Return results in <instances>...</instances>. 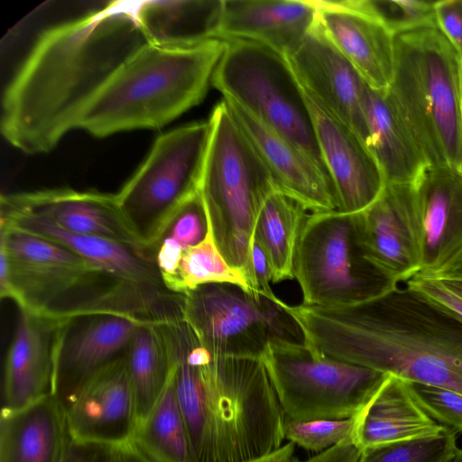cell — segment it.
I'll return each instance as SVG.
<instances>
[{
    "label": "cell",
    "instance_id": "bcb514c9",
    "mask_svg": "<svg viewBox=\"0 0 462 462\" xmlns=\"http://www.w3.org/2000/svg\"><path fill=\"white\" fill-rule=\"evenodd\" d=\"M434 278L439 279L448 289L462 297V273H445Z\"/></svg>",
    "mask_w": 462,
    "mask_h": 462
},
{
    "label": "cell",
    "instance_id": "836d02e7",
    "mask_svg": "<svg viewBox=\"0 0 462 462\" xmlns=\"http://www.w3.org/2000/svg\"><path fill=\"white\" fill-rule=\"evenodd\" d=\"M356 415L338 420H292L284 417V438L301 448L322 452L351 438Z\"/></svg>",
    "mask_w": 462,
    "mask_h": 462
},
{
    "label": "cell",
    "instance_id": "74e56055",
    "mask_svg": "<svg viewBox=\"0 0 462 462\" xmlns=\"http://www.w3.org/2000/svg\"><path fill=\"white\" fill-rule=\"evenodd\" d=\"M405 283L462 321V297L448 289L439 279L416 274Z\"/></svg>",
    "mask_w": 462,
    "mask_h": 462
},
{
    "label": "cell",
    "instance_id": "f1b7e54d",
    "mask_svg": "<svg viewBox=\"0 0 462 462\" xmlns=\"http://www.w3.org/2000/svg\"><path fill=\"white\" fill-rule=\"evenodd\" d=\"M306 211L299 202L275 190L259 212L254 238L267 256L273 283L294 279V259Z\"/></svg>",
    "mask_w": 462,
    "mask_h": 462
},
{
    "label": "cell",
    "instance_id": "e575fe53",
    "mask_svg": "<svg viewBox=\"0 0 462 462\" xmlns=\"http://www.w3.org/2000/svg\"><path fill=\"white\" fill-rule=\"evenodd\" d=\"M369 8L394 34L437 27L435 1L366 0Z\"/></svg>",
    "mask_w": 462,
    "mask_h": 462
},
{
    "label": "cell",
    "instance_id": "4316f807",
    "mask_svg": "<svg viewBox=\"0 0 462 462\" xmlns=\"http://www.w3.org/2000/svg\"><path fill=\"white\" fill-rule=\"evenodd\" d=\"M364 111L366 145L385 184H413L428 162L388 90H377L367 85Z\"/></svg>",
    "mask_w": 462,
    "mask_h": 462
},
{
    "label": "cell",
    "instance_id": "7c38bea8",
    "mask_svg": "<svg viewBox=\"0 0 462 462\" xmlns=\"http://www.w3.org/2000/svg\"><path fill=\"white\" fill-rule=\"evenodd\" d=\"M208 121L192 123L159 136L117 199L134 220L169 219L200 190L210 140Z\"/></svg>",
    "mask_w": 462,
    "mask_h": 462
},
{
    "label": "cell",
    "instance_id": "7bdbcfd3",
    "mask_svg": "<svg viewBox=\"0 0 462 462\" xmlns=\"http://www.w3.org/2000/svg\"><path fill=\"white\" fill-rule=\"evenodd\" d=\"M362 451L351 437L304 461L298 462H358Z\"/></svg>",
    "mask_w": 462,
    "mask_h": 462
},
{
    "label": "cell",
    "instance_id": "8fae6325",
    "mask_svg": "<svg viewBox=\"0 0 462 462\" xmlns=\"http://www.w3.org/2000/svg\"><path fill=\"white\" fill-rule=\"evenodd\" d=\"M1 298L50 318L54 301L105 273L74 252L1 223Z\"/></svg>",
    "mask_w": 462,
    "mask_h": 462
},
{
    "label": "cell",
    "instance_id": "ab89813d",
    "mask_svg": "<svg viewBox=\"0 0 462 462\" xmlns=\"http://www.w3.org/2000/svg\"><path fill=\"white\" fill-rule=\"evenodd\" d=\"M435 14L437 27L462 60V0L435 1Z\"/></svg>",
    "mask_w": 462,
    "mask_h": 462
},
{
    "label": "cell",
    "instance_id": "ffe728a7",
    "mask_svg": "<svg viewBox=\"0 0 462 462\" xmlns=\"http://www.w3.org/2000/svg\"><path fill=\"white\" fill-rule=\"evenodd\" d=\"M61 337L51 338V318L20 309L5 363L3 408L20 409L53 394Z\"/></svg>",
    "mask_w": 462,
    "mask_h": 462
},
{
    "label": "cell",
    "instance_id": "60d3db41",
    "mask_svg": "<svg viewBox=\"0 0 462 462\" xmlns=\"http://www.w3.org/2000/svg\"><path fill=\"white\" fill-rule=\"evenodd\" d=\"M271 282L273 277L267 256L260 244L254 238L250 262V291L269 299H276Z\"/></svg>",
    "mask_w": 462,
    "mask_h": 462
},
{
    "label": "cell",
    "instance_id": "ba28073f",
    "mask_svg": "<svg viewBox=\"0 0 462 462\" xmlns=\"http://www.w3.org/2000/svg\"><path fill=\"white\" fill-rule=\"evenodd\" d=\"M262 360L284 417L300 420L356 416L388 375L306 343L272 345Z\"/></svg>",
    "mask_w": 462,
    "mask_h": 462
},
{
    "label": "cell",
    "instance_id": "4fadbf2b",
    "mask_svg": "<svg viewBox=\"0 0 462 462\" xmlns=\"http://www.w3.org/2000/svg\"><path fill=\"white\" fill-rule=\"evenodd\" d=\"M413 218L424 276H438L462 256V172L428 164L412 184Z\"/></svg>",
    "mask_w": 462,
    "mask_h": 462
},
{
    "label": "cell",
    "instance_id": "9c48e42d",
    "mask_svg": "<svg viewBox=\"0 0 462 462\" xmlns=\"http://www.w3.org/2000/svg\"><path fill=\"white\" fill-rule=\"evenodd\" d=\"M181 313L199 343L217 356L263 359L272 345L306 343L284 301L233 283L184 294Z\"/></svg>",
    "mask_w": 462,
    "mask_h": 462
},
{
    "label": "cell",
    "instance_id": "6da1fadb",
    "mask_svg": "<svg viewBox=\"0 0 462 462\" xmlns=\"http://www.w3.org/2000/svg\"><path fill=\"white\" fill-rule=\"evenodd\" d=\"M116 1L42 32L2 104L1 131L30 154L51 151L113 76L150 44L134 12Z\"/></svg>",
    "mask_w": 462,
    "mask_h": 462
},
{
    "label": "cell",
    "instance_id": "277c9868",
    "mask_svg": "<svg viewBox=\"0 0 462 462\" xmlns=\"http://www.w3.org/2000/svg\"><path fill=\"white\" fill-rule=\"evenodd\" d=\"M226 42L187 49L148 44L106 83L78 128L96 137L164 126L205 97Z\"/></svg>",
    "mask_w": 462,
    "mask_h": 462
},
{
    "label": "cell",
    "instance_id": "e0dca14e",
    "mask_svg": "<svg viewBox=\"0 0 462 462\" xmlns=\"http://www.w3.org/2000/svg\"><path fill=\"white\" fill-rule=\"evenodd\" d=\"M287 59L303 90L352 128L366 144L364 100L367 83L319 23Z\"/></svg>",
    "mask_w": 462,
    "mask_h": 462
},
{
    "label": "cell",
    "instance_id": "cb8c5ba5",
    "mask_svg": "<svg viewBox=\"0 0 462 462\" xmlns=\"http://www.w3.org/2000/svg\"><path fill=\"white\" fill-rule=\"evenodd\" d=\"M144 322L120 313L91 321L75 334L60 356L53 395L62 407L98 369L121 356Z\"/></svg>",
    "mask_w": 462,
    "mask_h": 462
},
{
    "label": "cell",
    "instance_id": "1f68e13d",
    "mask_svg": "<svg viewBox=\"0 0 462 462\" xmlns=\"http://www.w3.org/2000/svg\"><path fill=\"white\" fill-rule=\"evenodd\" d=\"M208 283H233L251 291L244 274L224 258L210 228L199 244L183 252L176 276L169 288L183 295Z\"/></svg>",
    "mask_w": 462,
    "mask_h": 462
},
{
    "label": "cell",
    "instance_id": "7402d4cb",
    "mask_svg": "<svg viewBox=\"0 0 462 462\" xmlns=\"http://www.w3.org/2000/svg\"><path fill=\"white\" fill-rule=\"evenodd\" d=\"M317 23L316 1L224 0L219 38L254 42L288 57Z\"/></svg>",
    "mask_w": 462,
    "mask_h": 462
},
{
    "label": "cell",
    "instance_id": "5b68a950",
    "mask_svg": "<svg viewBox=\"0 0 462 462\" xmlns=\"http://www.w3.org/2000/svg\"><path fill=\"white\" fill-rule=\"evenodd\" d=\"M387 90L428 164L462 172V60L438 27L395 35Z\"/></svg>",
    "mask_w": 462,
    "mask_h": 462
},
{
    "label": "cell",
    "instance_id": "30bf717a",
    "mask_svg": "<svg viewBox=\"0 0 462 462\" xmlns=\"http://www.w3.org/2000/svg\"><path fill=\"white\" fill-rule=\"evenodd\" d=\"M355 214L333 210L308 215L294 259L302 304L351 305L393 285L364 258Z\"/></svg>",
    "mask_w": 462,
    "mask_h": 462
},
{
    "label": "cell",
    "instance_id": "d4e9b609",
    "mask_svg": "<svg viewBox=\"0 0 462 462\" xmlns=\"http://www.w3.org/2000/svg\"><path fill=\"white\" fill-rule=\"evenodd\" d=\"M416 402L409 383L388 374L363 410L356 414L354 441L364 450L377 445L442 431Z\"/></svg>",
    "mask_w": 462,
    "mask_h": 462
},
{
    "label": "cell",
    "instance_id": "52a82bcc",
    "mask_svg": "<svg viewBox=\"0 0 462 462\" xmlns=\"http://www.w3.org/2000/svg\"><path fill=\"white\" fill-rule=\"evenodd\" d=\"M225 42L211 85L224 99L294 143L327 171L304 91L287 57L251 41Z\"/></svg>",
    "mask_w": 462,
    "mask_h": 462
},
{
    "label": "cell",
    "instance_id": "9a60e30c",
    "mask_svg": "<svg viewBox=\"0 0 462 462\" xmlns=\"http://www.w3.org/2000/svg\"><path fill=\"white\" fill-rule=\"evenodd\" d=\"M304 95L337 210L355 214L366 209L386 185L375 158L352 128L309 93L304 91Z\"/></svg>",
    "mask_w": 462,
    "mask_h": 462
},
{
    "label": "cell",
    "instance_id": "ac0fdd59",
    "mask_svg": "<svg viewBox=\"0 0 462 462\" xmlns=\"http://www.w3.org/2000/svg\"><path fill=\"white\" fill-rule=\"evenodd\" d=\"M318 23L372 88L387 90L394 69L395 35L366 0L316 1Z\"/></svg>",
    "mask_w": 462,
    "mask_h": 462
},
{
    "label": "cell",
    "instance_id": "8992f818",
    "mask_svg": "<svg viewBox=\"0 0 462 462\" xmlns=\"http://www.w3.org/2000/svg\"><path fill=\"white\" fill-rule=\"evenodd\" d=\"M209 122L200 194L217 246L249 287L256 219L266 199L279 189L225 99L215 106Z\"/></svg>",
    "mask_w": 462,
    "mask_h": 462
},
{
    "label": "cell",
    "instance_id": "44dd1931",
    "mask_svg": "<svg viewBox=\"0 0 462 462\" xmlns=\"http://www.w3.org/2000/svg\"><path fill=\"white\" fill-rule=\"evenodd\" d=\"M5 196L70 232L114 240L134 249L145 245L116 195L51 189Z\"/></svg>",
    "mask_w": 462,
    "mask_h": 462
},
{
    "label": "cell",
    "instance_id": "b9f144b4",
    "mask_svg": "<svg viewBox=\"0 0 462 462\" xmlns=\"http://www.w3.org/2000/svg\"><path fill=\"white\" fill-rule=\"evenodd\" d=\"M184 251L180 245L169 236L165 237L159 246L156 263L160 275L168 288L176 276Z\"/></svg>",
    "mask_w": 462,
    "mask_h": 462
},
{
    "label": "cell",
    "instance_id": "d6a6232c",
    "mask_svg": "<svg viewBox=\"0 0 462 462\" xmlns=\"http://www.w3.org/2000/svg\"><path fill=\"white\" fill-rule=\"evenodd\" d=\"M457 449L455 432L445 428L436 434L365 448L358 462H447Z\"/></svg>",
    "mask_w": 462,
    "mask_h": 462
},
{
    "label": "cell",
    "instance_id": "f546056e",
    "mask_svg": "<svg viewBox=\"0 0 462 462\" xmlns=\"http://www.w3.org/2000/svg\"><path fill=\"white\" fill-rule=\"evenodd\" d=\"M131 441L152 462H193L186 425L176 399L171 358L163 391L148 415L135 426Z\"/></svg>",
    "mask_w": 462,
    "mask_h": 462
},
{
    "label": "cell",
    "instance_id": "83f0119b",
    "mask_svg": "<svg viewBox=\"0 0 462 462\" xmlns=\"http://www.w3.org/2000/svg\"><path fill=\"white\" fill-rule=\"evenodd\" d=\"M224 0L135 1L134 16L150 44L187 49L220 40Z\"/></svg>",
    "mask_w": 462,
    "mask_h": 462
},
{
    "label": "cell",
    "instance_id": "f6af8a7d",
    "mask_svg": "<svg viewBox=\"0 0 462 462\" xmlns=\"http://www.w3.org/2000/svg\"><path fill=\"white\" fill-rule=\"evenodd\" d=\"M120 462H152L130 440L120 446Z\"/></svg>",
    "mask_w": 462,
    "mask_h": 462
},
{
    "label": "cell",
    "instance_id": "d6986e66",
    "mask_svg": "<svg viewBox=\"0 0 462 462\" xmlns=\"http://www.w3.org/2000/svg\"><path fill=\"white\" fill-rule=\"evenodd\" d=\"M226 101L279 190L311 213L337 210L333 185L320 165L294 143L259 122L236 104Z\"/></svg>",
    "mask_w": 462,
    "mask_h": 462
},
{
    "label": "cell",
    "instance_id": "2e32d148",
    "mask_svg": "<svg viewBox=\"0 0 462 462\" xmlns=\"http://www.w3.org/2000/svg\"><path fill=\"white\" fill-rule=\"evenodd\" d=\"M63 409L73 439L115 446L130 441L136 411L125 355L90 375Z\"/></svg>",
    "mask_w": 462,
    "mask_h": 462
},
{
    "label": "cell",
    "instance_id": "c3c4849f",
    "mask_svg": "<svg viewBox=\"0 0 462 462\" xmlns=\"http://www.w3.org/2000/svg\"><path fill=\"white\" fill-rule=\"evenodd\" d=\"M447 462H462V449L457 448L454 456Z\"/></svg>",
    "mask_w": 462,
    "mask_h": 462
},
{
    "label": "cell",
    "instance_id": "7a4b0ae2",
    "mask_svg": "<svg viewBox=\"0 0 462 462\" xmlns=\"http://www.w3.org/2000/svg\"><path fill=\"white\" fill-rule=\"evenodd\" d=\"M286 309L319 353L462 394V321L405 282L351 305Z\"/></svg>",
    "mask_w": 462,
    "mask_h": 462
},
{
    "label": "cell",
    "instance_id": "ee69618b",
    "mask_svg": "<svg viewBox=\"0 0 462 462\" xmlns=\"http://www.w3.org/2000/svg\"><path fill=\"white\" fill-rule=\"evenodd\" d=\"M295 457V444L287 442L272 454L252 462H298Z\"/></svg>",
    "mask_w": 462,
    "mask_h": 462
},
{
    "label": "cell",
    "instance_id": "f35d334b",
    "mask_svg": "<svg viewBox=\"0 0 462 462\" xmlns=\"http://www.w3.org/2000/svg\"><path fill=\"white\" fill-rule=\"evenodd\" d=\"M60 462H120V446L76 440L68 436Z\"/></svg>",
    "mask_w": 462,
    "mask_h": 462
},
{
    "label": "cell",
    "instance_id": "7dc6e473",
    "mask_svg": "<svg viewBox=\"0 0 462 462\" xmlns=\"http://www.w3.org/2000/svg\"><path fill=\"white\" fill-rule=\"evenodd\" d=\"M445 273H462V256L459 258V260L457 262H456L453 264V266L449 270H448L447 272H445L441 274H445ZM441 274H439V275H441Z\"/></svg>",
    "mask_w": 462,
    "mask_h": 462
},
{
    "label": "cell",
    "instance_id": "484cf974",
    "mask_svg": "<svg viewBox=\"0 0 462 462\" xmlns=\"http://www.w3.org/2000/svg\"><path fill=\"white\" fill-rule=\"evenodd\" d=\"M68 436L64 409L53 394L20 409L2 408L0 462H60Z\"/></svg>",
    "mask_w": 462,
    "mask_h": 462
},
{
    "label": "cell",
    "instance_id": "4dcf8cb0",
    "mask_svg": "<svg viewBox=\"0 0 462 462\" xmlns=\"http://www.w3.org/2000/svg\"><path fill=\"white\" fill-rule=\"evenodd\" d=\"M125 355L137 425L156 403L169 376L171 358L165 329L144 322L136 330Z\"/></svg>",
    "mask_w": 462,
    "mask_h": 462
},
{
    "label": "cell",
    "instance_id": "3957f363",
    "mask_svg": "<svg viewBox=\"0 0 462 462\" xmlns=\"http://www.w3.org/2000/svg\"><path fill=\"white\" fill-rule=\"evenodd\" d=\"M174 346V390L193 462H252L283 445L284 414L262 359L211 353L190 364Z\"/></svg>",
    "mask_w": 462,
    "mask_h": 462
},
{
    "label": "cell",
    "instance_id": "d590c367",
    "mask_svg": "<svg viewBox=\"0 0 462 462\" xmlns=\"http://www.w3.org/2000/svg\"><path fill=\"white\" fill-rule=\"evenodd\" d=\"M409 385L416 402L432 419L454 432H462V394L417 383Z\"/></svg>",
    "mask_w": 462,
    "mask_h": 462
},
{
    "label": "cell",
    "instance_id": "8d00e7d4",
    "mask_svg": "<svg viewBox=\"0 0 462 462\" xmlns=\"http://www.w3.org/2000/svg\"><path fill=\"white\" fill-rule=\"evenodd\" d=\"M169 220L172 226L168 236L184 250L199 244L209 229L200 190L181 205Z\"/></svg>",
    "mask_w": 462,
    "mask_h": 462
},
{
    "label": "cell",
    "instance_id": "5bb4252c",
    "mask_svg": "<svg viewBox=\"0 0 462 462\" xmlns=\"http://www.w3.org/2000/svg\"><path fill=\"white\" fill-rule=\"evenodd\" d=\"M355 220L364 258L390 283H404L420 272L412 184H386Z\"/></svg>",
    "mask_w": 462,
    "mask_h": 462
},
{
    "label": "cell",
    "instance_id": "603a6c76",
    "mask_svg": "<svg viewBox=\"0 0 462 462\" xmlns=\"http://www.w3.org/2000/svg\"><path fill=\"white\" fill-rule=\"evenodd\" d=\"M1 223L56 243L99 267L121 283L143 285L155 277L145 261L131 246L64 229L49 217L1 197Z\"/></svg>",
    "mask_w": 462,
    "mask_h": 462
}]
</instances>
